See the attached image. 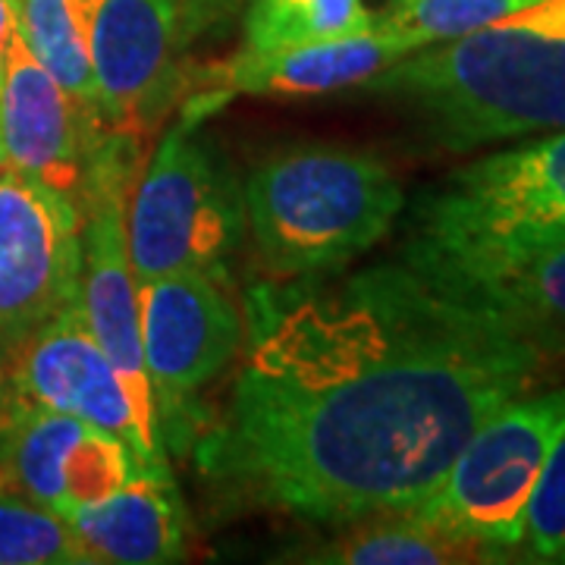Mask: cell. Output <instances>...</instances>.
Listing matches in <instances>:
<instances>
[{
	"label": "cell",
	"instance_id": "obj_1",
	"mask_svg": "<svg viewBox=\"0 0 565 565\" xmlns=\"http://www.w3.org/2000/svg\"><path fill=\"white\" fill-rule=\"evenodd\" d=\"M546 352L412 264L248 292L245 359L195 449L233 503L318 525L408 512Z\"/></svg>",
	"mask_w": 565,
	"mask_h": 565
},
{
	"label": "cell",
	"instance_id": "obj_2",
	"mask_svg": "<svg viewBox=\"0 0 565 565\" xmlns=\"http://www.w3.org/2000/svg\"><path fill=\"white\" fill-rule=\"evenodd\" d=\"M371 85L408 104L452 151L565 129V0H534L412 51Z\"/></svg>",
	"mask_w": 565,
	"mask_h": 565
},
{
	"label": "cell",
	"instance_id": "obj_3",
	"mask_svg": "<svg viewBox=\"0 0 565 565\" xmlns=\"http://www.w3.org/2000/svg\"><path fill=\"white\" fill-rule=\"evenodd\" d=\"M245 226L274 280L340 270L384 239L405 192L371 154L302 145L264 158L243 189Z\"/></svg>",
	"mask_w": 565,
	"mask_h": 565
},
{
	"label": "cell",
	"instance_id": "obj_4",
	"mask_svg": "<svg viewBox=\"0 0 565 565\" xmlns=\"http://www.w3.org/2000/svg\"><path fill=\"white\" fill-rule=\"evenodd\" d=\"M243 192L192 122L173 126L126 202V239L141 280L207 274L230 282L243 243Z\"/></svg>",
	"mask_w": 565,
	"mask_h": 565
},
{
	"label": "cell",
	"instance_id": "obj_5",
	"mask_svg": "<svg viewBox=\"0 0 565 565\" xmlns=\"http://www.w3.org/2000/svg\"><path fill=\"white\" fill-rule=\"evenodd\" d=\"M563 434L565 386L505 403L471 434L418 512L505 559L522 544L527 497Z\"/></svg>",
	"mask_w": 565,
	"mask_h": 565
},
{
	"label": "cell",
	"instance_id": "obj_6",
	"mask_svg": "<svg viewBox=\"0 0 565 565\" xmlns=\"http://www.w3.org/2000/svg\"><path fill=\"white\" fill-rule=\"evenodd\" d=\"M553 230H565V129L452 170L418 202L408 243L484 245Z\"/></svg>",
	"mask_w": 565,
	"mask_h": 565
},
{
	"label": "cell",
	"instance_id": "obj_7",
	"mask_svg": "<svg viewBox=\"0 0 565 565\" xmlns=\"http://www.w3.org/2000/svg\"><path fill=\"white\" fill-rule=\"evenodd\" d=\"M129 173L132 170L122 161L120 139L110 136L95 182L82 204L79 308L92 337L120 374L145 444L161 462H167L161 415L141 352L139 277L132 270L126 239V202L136 185Z\"/></svg>",
	"mask_w": 565,
	"mask_h": 565
},
{
	"label": "cell",
	"instance_id": "obj_8",
	"mask_svg": "<svg viewBox=\"0 0 565 565\" xmlns=\"http://www.w3.org/2000/svg\"><path fill=\"white\" fill-rule=\"evenodd\" d=\"M226 286L207 274L139 282L141 352L167 449L195 434L199 393L221 377L243 343V318Z\"/></svg>",
	"mask_w": 565,
	"mask_h": 565
},
{
	"label": "cell",
	"instance_id": "obj_9",
	"mask_svg": "<svg viewBox=\"0 0 565 565\" xmlns=\"http://www.w3.org/2000/svg\"><path fill=\"white\" fill-rule=\"evenodd\" d=\"M82 211L57 189L0 167V352L13 359L79 302Z\"/></svg>",
	"mask_w": 565,
	"mask_h": 565
},
{
	"label": "cell",
	"instance_id": "obj_10",
	"mask_svg": "<svg viewBox=\"0 0 565 565\" xmlns=\"http://www.w3.org/2000/svg\"><path fill=\"white\" fill-rule=\"evenodd\" d=\"M403 262L546 355L565 352V230L484 245L405 243Z\"/></svg>",
	"mask_w": 565,
	"mask_h": 565
},
{
	"label": "cell",
	"instance_id": "obj_11",
	"mask_svg": "<svg viewBox=\"0 0 565 565\" xmlns=\"http://www.w3.org/2000/svg\"><path fill=\"white\" fill-rule=\"evenodd\" d=\"M110 126L82 107L22 44L20 32L0 79V161L22 177L85 204Z\"/></svg>",
	"mask_w": 565,
	"mask_h": 565
},
{
	"label": "cell",
	"instance_id": "obj_12",
	"mask_svg": "<svg viewBox=\"0 0 565 565\" xmlns=\"http://www.w3.org/2000/svg\"><path fill=\"white\" fill-rule=\"evenodd\" d=\"M10 362L13 393L120 437L139 456L141 468L170 471L145 444L132 399L114 362L92 337L79 302L44 323Z\"/></svg>",
	"mask_w": 565,
	"mask_h": 565
},
{
	"label": "cell",
	"instance_id": "obj_13",
	"mask_svg": "<svg viewBox=\"0 0 565 565\" xmlns=\"http://www.w3.org/2000/svg\"><path fill=\"white\" fill-rule=\"evenodd\" d=\"M88 51L102 114L110 129H129L154 114L177 73L185 0H92L85 7Z\"/></svg>",
	"mask_w": 565,
	"mask_h": 565
},
{
	"label": "cell",
	"instance_id": "obj_14",
	"mask_svg": "<svg viewBox=\"0 0 565 565\" xmlns=\"http://www.w3.org/2000/svg\"><path fill=\"white\" fill-rule=\"evenodd\" d=\"M422 51L412 39L371 22L362 32L340 39L311 41L280 51H243L217 66L211 82H221V95H327L381 76L396 61Z\"/></svg>",
	"mask_w": 565,
	"mask_h": 565
},
{
	"label": "cell",
	"instance_id": "obj_15",
	"mask_svg": "<svg viewBox=\"0 0 565 565\" xmlns=\"http://www.w3.org/2000/svg\"><path fill=\"white\" fill-rule=\"evenodd\" d=\"M92 565H163L185 556V509L170 471H145L63 515Z\"/></svg>",
	"mask_w": 565,
	"mask_h": 565
},
{
	"label": "cell",
	"instance_id": "obj_16",
	"mask_svg": "<svg viewBox=\"0 0 565 565\" xmlns=\"http://www.w3.org/2000/svg\"><path fill=\"white\" fill-rule=\"evenodd\" d=\"M95 427L20 393L0 415V478L20 497L61 512Z\"/></svg>",
	"mask_w": 565,
	"mask_h": 565
},
{
	"label": "cell",
	"instance_id": "obj_17",
	"mask_svg": "<svg viewBox=\"0 0 565 565\" xmlns=\"http://www.w3.org/2000/svg\"><path fill=\"white\" fill-rule=\"evenodd\" d=\"M337 541L323 544L308 563L343 565H449V563H503L497 553L471 544L444 525L424 519L418 509L367 515L345 525Z\"/></svg>",
	"mask_w": 565,
	"mask_h": 565
},
{
	"label": "cell",
	"instance_id": "obj_18",
	"mask_svg": "<svg viewBox=\"0 0 565 565\" xmlns=\"http://www.w3.org/2000/svg\"><path fill=\"white\" fill-rule=\"evenodd\" d=\"M17 32L32 57L82 107L104 120L88 51V22L79 0H17Z\"/></svg>",
	"mask_w": 565,
	"mask_h": 565
},
{
	"label": "cell",
	"instance_id": "obj_19",
	"mask_svg": "<svg viewBox=\"0 0 565 565\" xmlns=\"http://www.w3.org/2000/svg\"><path fill=\"white\" fill-rule=\"evenodd\" d=\"M374 22L364 0H252L243 51H280L340 39Z\"/></svg>",
	"mask_w": 565,
	"mask_h": 565
},
{
	"label": "cell",
	"instance_id": "obj_20",
	"mask_svg": "<svg viewBox=\"0 0 565 565\" xmlns=\"http://www.w3.org/2000/svg\"><path fill=\"white\" fill-rule=\"evenodd\" d=\"M0 565H92L66 519L25 497H0Z\"/></svg>",
	"mask_w": 565,
	"mask_h": 565
},
{
	"label": "cell",
	"instance_id": "obj_21",
	"mask_svg": "<svg viewBox=\"0 0 565 565\" xmlns=\"http://www.w3.org/2000/svg\"><path fill=\"white\" fill-rule=\"evenodd\" d=\"M527 3L534 0H393L374 13V22L427 47L471 35Z\"/></svg>",
	"mask_w": 565,
	"mask_h": 565
},
{
	"label": "cell",
	"instance_id": "obj_22",
	"mask_svg": "<svg viewBox=\"0 0 565 565\" xmlns=\"http://www.w3.org/2000/svg\"><path fill=\"white\" fill-rule=\"evenodd\" d=\"M531 563H565V434L546 456L525 505L522 544Z\"/></svg>",
	"mask_w": 565,
	"mask_h": 565
},
{
	"label": "cell",
	"instance_id": "obj_23",
	"mask_svg": "<svg viewBox=\"0 0 565 565\" xmlns=\"http://www.w3.org/2000/svg\"><path fill=\"white\" fill-rule=\"evenodd\" d=\"M13 39H17V0H0V79Z\"/></svg>",
	"mask_w": 565,
	"mask_h": 565
},
{
	"label": "cell",
	"instance_id": "obj_24",
	"mask_svg": "<svg viewBox=\"0 0 565 565\" xmlns=\"http://www.w3.org/2000/svg\"><path fill=\"white\" fill-rule=\"evenodd\" d=\"M79 3H82V7H88V3H92V0H79Z\"/></svg>",
	"mask_w": 565,
	"mask_h": 565
},
{
	"label": "cell",
	"instance_id": "obj_25",
	"mask_svg": "<svg viewBox=\"0 0 565 565\" xmlns=\"http://www.w3.org/2000/svg\"><path fill=\"white\" fill-rule=\"evenodd\" d=\"M0 167H3V161H0Z\"/></svg>",
	"mask_w": 565,
	"mask_h": 565
}]
</instances>
